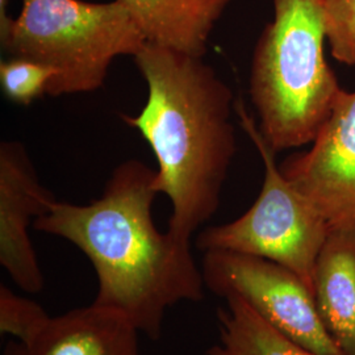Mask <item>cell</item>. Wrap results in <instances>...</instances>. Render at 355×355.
Listing matches in <instances>:
<instances>
[{
	"label": "cell",
	"mask_w": 355,
	"mask_h": 355,
	"mask_svg": "<svg viewBox=\"0 0 355 355\" xmlns=\"http://www.w3.org/2000/svg\"><path fill=\"white\" fill-rule=\"evenodd\" d=\"M154 182L155 171L129 159L114 168L99 199L85 205L55 200L33 229L86 254L98 277L94 304L158 340L167 311L182 302H200L205 286L190 242L154 224Z\"/></svg>",
	"instance_id": "cell-1"
},
{
	"label": "cell",
	"mask_w": 355,
	"mask_h": 355,
	"mask_svg": "<svg viewBox=\"0 0 355 355\" xmlns=\"http://www.w3.org/2000/svg\"><path fill=\"white\" fill-rule=\"evenodd\" d=\"M133 58L148 99L140 114L121 117L155 155L154 189L171 203L167 230L190 242L218 209L236 154L233 94L203 57L146 42Z\"/></svg>",
	"instance_id": "cell-2"
},
{
	"label": "cell",
	"mask_w": 355,
	"mask_h": 355,
	"mask_svg": "<svg viewBox=\"0 0 355 355\" xmlns=\"http://www.w3.org/2000/svg\"><path fill=\"white\" fill-rule=\"evenodd\" d=\"M322 0H274L258 38L250 96L259 132L275 153L312 144L343 89L325 58Z\"/></svg>",
	"instance_id": "cell-3"
},
{
	"label": "cell",
	"mask_w": 355,
	"mask_h": 355,
	"mask_svg": "<svg viewBox=\"0 0 355 355\" xmlns=\"http://www.w3.org/2000/svg\"><path fill=\"white\" fill-rule=\"evenodd\" d=\"M0 40L11 57L55 70L49 96L102 89L114 60L136 57L146 44L120 0H21V11L0 32Z\"/></svg>",
	"instance_id": "cell-4"
},
{
	"label": "cell",
	"mask_w": 355,
	"mask_h": 355,
	"mask_svg": "<svg viewBox=\"0 0 355 355\" xmlns=\"http://www.w3.org/2000/svg\"><path fill=\"white\" fill-rule=\"evenodd\" d=\"M241 125L262 157L265 180L253 205L234 221L204 229L196 246L202 252L249 254L287 267L313 293L318 253L329 234L327 218L280 171L275 154L242 103H236Z\"/></svg>",
	"instance_id": "cell-5"
},
{
	"label": "cell",
	"mask_w": 355,
	"mask_h": 355,
	"mask_svg": "<svg viewBox=\"0 0 355 355\" xmlns=\"http://www.w3.org/2000/svg\"><path fill=\"white\" fill-rule=\"evenodd\" d=\"M207 290L239 296L270 325L318 355H343L318 316L312 291L287 267L249 254L204 252Z\"/></svg>",
	"instance_id": "cell-6"
},
{
	"label": "cell",
	"mask_w": 355,
	"mask_h": 355,
	"mask_svg": "<svg viewBox=\"0 0 355 355\" xmlns=\"http://www.w3.org/2000/svg\"><path fill=\"white\" fill-rule=\"evenodd\" d=\"M280 171L327 218L330 228L355 224V92L341 91L312 148Z\"/></svg>",
	"instance_id": "cell-7"
},
{
	"label": "cell",
	"mask_w": 355,
	"mask_h": 355,
	"mask_svg": "<svg viewBox=\"0 0 355 355\" xmlns=\"http://www.w3.org/2000/svg\"><path fill=\"white\" fill-rule=\"evenodd\" d=\"M57 199L40 179L26 148L0 144V265L26 292L37 293L44 275L29 239V227L49 212Z\"/></svg>",
	"instance_id": "cell-8"
},
{
	"label": "cell",
	"mask_w": 355,
	"mask_h": 355,
	"mask_svg": "<svg viewBox=\"0 0 355 355\" xmlns=\"http://www.w3.org/2000/svg\"><path fill=\"white\" fill-rule=\"evenodd\" d=\"M139 330L111 309L92 304L51 318L29 343H10L4 355H140Z\"/></svg>",
	"instance_id": "cell-9"
},
{
	"label": "cell",
	"mask_w": 355,
	"mask_h": 355,
	"mask_svg": "<svg viewBox=\"0 0 355 355\" xmlns=\"http://www.w3.org/2000/svg\"><path fill=\"white\" fill-rule=\"evenodd\" d=\"M318 316L343 355H355V224L330 228L313 274Z\"/></svg>",
	"instance_id": "cell-10"
},
{
	"label": "cell",
	"mask_w": 355,
	"mask_h": 355,
	"mask_svg": "<svg viewBox=\"0 0 355 355\" xmlns=\"http://www.w3.org/2000/svg\"><path fill=\"white\" fill-rule=\"evenodd\" d=\"M146 42L204 57L209 36L232 0H120Z\"/></svg>",
	"instance_id": "cell-11"
},
{
	"label": "cell",
	"mask_w": 355,
	"mask_h": 355,
	"mask_svg": "<svg viewBox=\"0 0 355 355\" xmlns=\"http://www.w3.org/2000/svg\"><path fill=\"white\" fill-rule=\"evenodd\" d=\"M217 312L220 341L205 355H318L270 325L239 296Z\"/></svg>",
	"instance_id": "cell-12"
},
{
	"label": "cell",
	"mask_w": 355,
	"mask_h": 355,
	"mask_svg": "<svg viewBox=\"0 0 355 355\" xmlns=\"http://www.w3.org/2000/svg\"><path fill=\"white\" fill-rule=\"evenodd\" d=\"M57 73L46 64L23 58L10 57L0 62V85L8 101L29 105L46 95Z\"/></svg>",
	"instance_id": "cell-13"
},
{
	"label": "cell",
	"mask_w": 355,
	"mask_h": 355,
	"mask_svg": "<svg viewBox=\"0 0 355 355\" xmlns=\"http://www.w3.org/2000/svg\"><path fill=\"white\" fill-rule=\"evenodd\" d=\"M51 316L41 305L0 286V331L19 343L32 341L46 327Z\"/></svg>",
	"instance_id": "cell-14"
},
{
	"label": "cell",
	"mask_w": 355,
	"mask_h": 355,
	"mask_svg": "<svg viewBox=\"0 0 355 355\" xmlns=\"http://www.w3.org/2000/svg\"><path fill=\"white\" fill-rule=\"evenodd\" d=\"M322 7L333 57L355 66V0H322Z\"/></svg>",
	"instance_id": "cell-15"
},
{
	"label": "cell",
	"mask_w": 355,
	"mask_h": 355,
	"mask_svg": "<svg viewBox=\"0 0 355 355\" xmlns=\"http://www.w3.org/2000/svg\"><path fill=\"white\" fill-rule=\"evenodd\" d=\"M10 0H0V32L4 31L11 21V16L8 15Z\"/></svg>",
	"instance_id": "cell-16"
}]
</instances>
